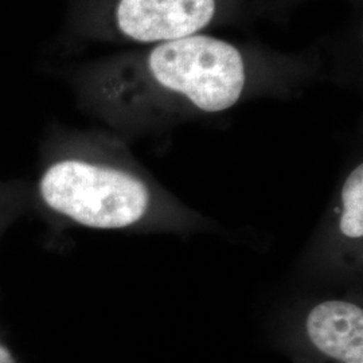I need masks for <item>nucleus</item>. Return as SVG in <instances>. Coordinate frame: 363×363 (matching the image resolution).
I'll list each match as a JSON object with an SVG mask.
<instances>
[{
  "instance_id": "nucleus-1",
  "label": "nucleus",
  "mask_w": 363,
  "mask_h": 363,
  "mask_svg": "<svg viewBox=\"0 0 363 363\" xmlns=\"http://www.w3.org/2000/svg\"><path fill=\"white\" fill-rule=\"evenodd\" d=\"M30 189L33 210L97 230L138 226L152 202L151 190L139 175L54 136L45 140Z\"/></svg>"
},
{
  "instance_id": "nucleus-2",
  "label": "nucleus",
  "mask_w": 363,
  "mask_h": 363,
  "mask_svg": "<svg viewBox=\"0 0 363 363\" xmlns=\"http://www.w3.org/2000/svg\"><path fill=\"white\" fill-rule=\"evenodd\" d=\"M152 77L203 112L232 108L245 86V66L233 45L208 35L163 42L148 57Z\"/></svg>"
},
{
  "instance_id": "nucleus-3",
  "label": "nucleus",
  "mask_w": 363,
  "mask_h": 363,
  "mask_svg": "<svg viewBox=\"0 0 363 363\" xmlns=\"http://www.w3.org/2000/svg\"><path fill=\"white\" fill-rule=\"evenodd\" d=\"M216 0H117L115 23L127 38L169 42L208 26Z\"/></svg>"
},
{
  "instance_id": "nucleus-4",
  "label": "nucleus",
  "mask_w": 363,
  "mask_h": 363,
  "mask_svg": "<svg viewBox=\"0 0 363 363\" xmlns=\"http://www.w3.org/2000/svg\"><path fill=\"white\" fill-rule=\"evenodd\" d=\"M312 347L337 363H363L362 307L345 300L316 304L306 318Z\"/></svg>"
},
{
  "instance_id": "nucleus-5",
  "label": "nucleus",
  "mask_w": 363,
  "mask_h": 363,
  "mask_svg": "<svg viewBox=\"0 0 363 363\" xmlns=\"http://www.w3.org/2000/svg\"><path fill=\"white\" fill-rule=\"evenodd\" d=\"M339 230L346 238L361 240L363 235V166L351 171L340 193Z\"/></svg>"
},
{
  "instance_id": "nucleus-6",
  "label": "nucleus",
  "mask_w": 363,
  "mask_h": 363,
  "mask_svg": "<svg viewBox=\"0 0 363 363\" xmlns=\"http://www.w3.org/2000/svg\"><path fill=\"white\" fill-rule=\"evenodd\" d=\"M30 210H33L30 182L0 179V240L13 222Z\"/></svg>"
},
{
  "instance_id": "nucleus-7",
  "label": "nucleus",
  "mask_w": 363,
  "mask_h": 363,
  "mask_svg": "<svg viewBox=\"0 0 363 363\" xmlns=\"http://www.w3.org/2000/svg\"><path fill=\"white\" fill-rule=\"evenodd\" d=\"M0 363H16L13 351L0 340Z\"/></svg>"
}]
</instances>
